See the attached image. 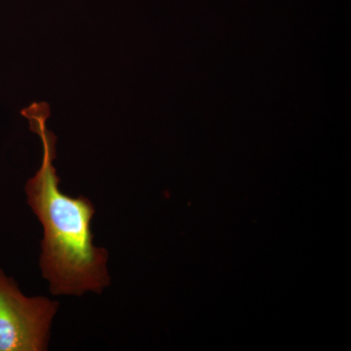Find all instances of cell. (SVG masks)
Returning a JSON list of instances; mask_svg holds the SVG:
<instances>
[{
    "label": "cell",
    "instance_id": "cell-1",
    "mask_svg": "<svg viewBox=\"0 0 351 351\" xmlns=\"http://www.w3.org/2000/svg\"><path fill=\"white\" fill-rule=\"evenodd\" d=\"M29 128L38 134L43 147V163L25 184L27 203L43 226L40 269L55 295L101 294L110 286L108 251L95 246L91 221L94 205L84 196L71 197L62 193L53 161L57 138L46 126L50 108L34 103L22 110Z\"/></svg>",
    "mask_w": 351,
    "mask_h": 351
},
{
    "label": "cell",
    "instance_id": "cell-2",
    "mask_svg": "<svg viewBox=\"0 0 351 351\" xmlns=\"http://www.w3.org/2000/svg\"><path fill=\"white\" fill-rule=\"evenodd\" d=\"M58 307L45 297H25L0 269V351L47 350Z\"/></svg>",
    "mask_w": 351,
    "mask_h": 351
}]
</instances>
